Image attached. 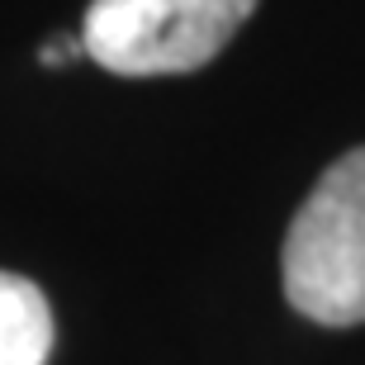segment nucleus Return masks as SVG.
<instances>
[{"label":"nucleus","instance_id":"nucleus-1","mask_svg":"<svg viewBox=\"0 0 365 365\" xmlns=\"http://www.w3.org/2000/svg\"><path fill=\"white\" fill-rule=\"evenodd\" d=\"M284 299L323 327L365 323V148L323 171L284 237Z\"/></svg>","mask_w":365,"mask_h":365},{"label":"nucleus","instance_id":"nucleus-2","mask_svg":"<svg viewBox=\"0 0 365 365\" xmlns=\"http://www.w3.org/2000/svg\"><path fill=\"white\" fill-rule=\"evenodd\" d=\"M257 0H91L86 57L114 76H180L214 62Z\"/></svg>","mask_w":365,"mask_h":365},{"label":"nucleus","instance_id":"nucleus-3","mask_svg":"<svg viewBox=\"0 0 365 365\" xmlns=\"http://www.w3.org/2000/svg\"><path fill=\"white\" fill-rule=\"evenodd\" d=\"M53 309L34 280L0 271V365H48Z\"/></svg>","mask_w":365,"mask_h":365},{"label":"nucleus","instance_id":"nucleus-4","mask_svg":"<svg viewBox=\"0 0 365 365\" xmlns=\"http://www.w3.org/2000/svg\"><path fill=\"white\" fill-rule=\"evenodd\" d=\"M67 57H86V43L76 34H57V43L43 48V62H67Z\"/></svg>","mask_w":365,"mask_h":365}]
</instances>
